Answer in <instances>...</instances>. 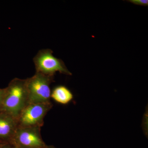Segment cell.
Returning <instances> with one entry per match:
<instances>
[{"label": "cell", "mask_w": 148, "mask_h": 148, "mask_svg": "<svg viewBox=\"0 0 148 148\" xmlns=\"http://www.w3.org/2000/svg\"><path fill=\"white\" fill-rule=\"evenodd\" d=\"M5 89L2 112L17 119L23 109L28 105L26 79L15 78Z\"/></svg>", "instance_id": "obj_1"}, {"label": "cell", "mask_w": 148, "mask_h": 148, "mask_svg": "<svg viewBox=\"0 0 148 148\" xmlns=\"http://www.w3.org/2000/svg\"><path fill=\"white\" fill-rule=\"evenodd\" d=\"M53 76L36 72L33 77L26 79L28 104L50 102L51 83Z\"/></svg>", "instance_id": "obj_2"}, {"label": "cell", "mask_w": 148, "mask_h": 148, "mask_svg": "<svg viewBox=\"0 0 148 148\" xmlns=\"http://www.w3.org/2000/svg\"><path fill=\"white\" fill-rule=\"evenodd\" d=\"M53 51L49 49L39 51L34 58L36 72L53 76L56 72L71 75V73L67 69L61 59L54 57Z\"/></svg>", "instance_id": "obj_3"}, {"label": "cell", "mask_w": 148, "mask_h": 148, "mask_svg": "<svg viewBox=\"0 0 148 148\" xmlns=\"http://www.w3.org/2000/svg\"><path fill=\"white\" fill-rule=\"evenodd\" d=\"M52 106L51 102L28 104L17 119L18 127H41L45 116Z\"/></svg>", "instance_id": "obj_4"}, {"label": "cell", "mask_w": 148, "mask_h": 148, "mask_svg": "<svg viewBox=\"0 0 148 148\" xmlns=\"http://www.w3.org/2000/svg\"><path fill=\"white\" fill-rule=\"evenodd\" d=\"M39 127H18L12 143L20 148H42L45 144L42 139Z\"/></svg>", "instance_id": "obj_5"}, {"label": "cell", "mask_w": 148, "mask_h": 148, "mask_svg": "<svg viewBox=\"0 0 148 148\" xmlns=\"http://www.w3.org/2000/svg\"><path fill=\"white\" fill-rule=\"evenodd\" d=\"M17 128V119L5 112H0V143L11 142Z\"/></svg>", "instance_id": "obj_6"}, {"label": "cell", "mask_w": 148, "mask_h": 148, "mask_svg": "<svg viewBox=\"0 0 148 148\" xmlns=\"http://www.w3.org/2000/svg\"><path fill=\"white\" fill-rule=\"evenodd\" d=\"M51 97L56 102L65 105L71 101L73 98V95L71 90L66 86H59L53 89Z\"/></svg>", "instance_id": "obj_7"}, {"label": "cell", "mask_w": 148, "mask_h": 148, "mask_svg": "<svg viewBox=\"0 0 148 148\" xmlns=\"http://www.w3.org/2000/svg\"><path fill=\"white\" fill-rule=\"evenodd\" d=\"M128 1L137 5L144 6H148V0H130Z\"/></svg>", "instance_id": "obj_8"}, {"label": "cell", "mask_w": 148, "mask_h": 148, "mask_svg": "<svg viewBox=\"0 0 148 148\" xmlns=\"http://www.w3.org/2000/svg\"><path fill=\"white\" fill-rule=\"evenodd\" d=\"M5 88H0V112L2 110L3 103L5 95Z\"/></svg>", "instance_id": "obj_9"}, {"label": "cell", "mask_w": 148, "mask_h": 148, "mask_svg": "<svg viewBox=\"0 0 148 148\" xmlns=\"http://www.w3.org/2000/svg\"><path fill=\"white\" fill-rule=\"evenodd\" d=\"M42 148H54V147H52V146H48V147H46V146H45L44 147Z\"/></svg>", "instance_id": "obj_10"}, {"label": "cell", "mask_w": 148, "mask_h": 148, "mask_svg": "<svg viewBox=\"0 0 148 148\" xmlns=\"http://www.w3.org/2000/svg\"><path fill=\"white\" fill-rule=\"evenodd\" d=\"M20 148L18 147H15V148Z\"/></svg>", "instance_id": "obj_11"}]
</instances>
